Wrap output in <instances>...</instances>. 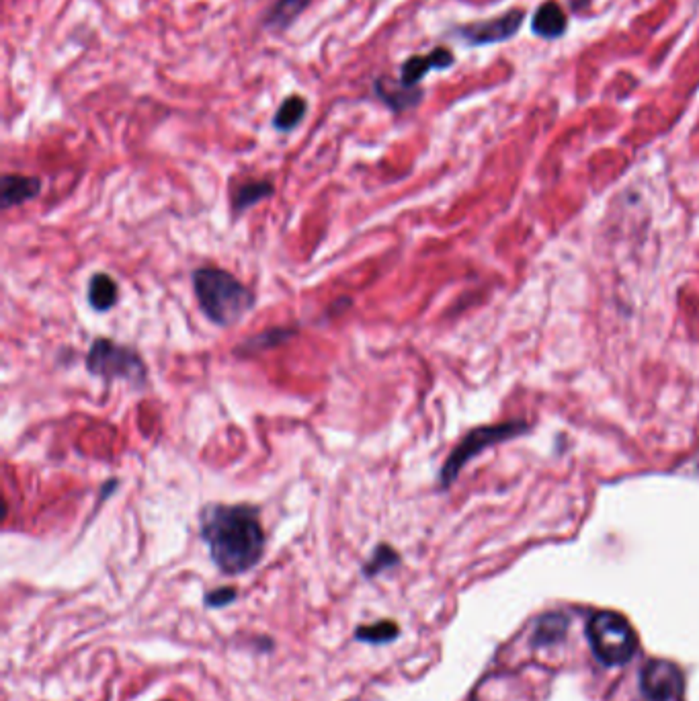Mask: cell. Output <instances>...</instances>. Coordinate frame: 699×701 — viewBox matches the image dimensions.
Segmentation results:
<instances>
[{
    "label": "cell",
    "mask_w": 699,
    "mask_h": 701,
    "mask_svg": "<svg viewBox=\"0 0 699 701\" xmlns=\"http://www.w3.org/2000/svg\"><path fill=\"white\" fill-rule=\"evenodd\" d=\"M199 540L224 576L251 572L267 546L261 509L249 503H208L199 513Z\"/></svg>",
    "instance_id": "6da1fadb"
},
{
    "label": "cell",
    "mask_w": 699,
    "mask_h": 701,
    "mask_svg": "<svg viewBox=\"0 0 699 701\" xmlns=\"http://www.w3.org/2000/svg\"><path fill=\"white\" fill-rule=\"evenodd\" d=\"M197 306L220 328L238 324L255 304V292L220 267H199L191 275Z\"/></svg>",
    "instance_id": "7a4b0ae2"
},
{
    "label": "cell",
    "mask_w": 699,
    "mask_h": 701,
    "mask_svg": "<svg viewBox=\"0 0 699 701\" xmlns=\"http://www.w3.org/2000/svg\"><path fill=\"white\" fill-rule=\"evenodd\" d=\"M87 371L105 384L126 382L136 390H144L148 384V369L140 353L105 337L93 341L87 353Z\"/></svg>",
    "instance_id": "3957f363"
},
{
    "label": "cell",
    "mask_w": 699,
    "mask_h": 701,
    "mask_svg": "<svg viewBox=\"0 0 699 701\" xmlns=\"http://www.w3.org/2000/svg\"><path fill=\"white\" fill-rule=\"evenodd\" d=\"M587 636L595 656L607 667L626 665L638 648L636 632L626 617L613 611L595 613L587 626Z\"/></svg>",
    "instance_id": "277c9868"
},
{
    "label": "cell",
    "mask_w": 699,
    "mask_h": 701,
    "mask_svg": "<svg viewBox=\"0 0 699 701\" xmlns=\"http://www.w3.org/2000/svg\"><path fill=\"white\" fill-rule=\"evenodd\" d=\"M527 431L525 423H499V425H486V427H478L472 429L456 447L454 451L449 453V458L445 460V464L441 466L439 472V486L441 488H449L451 484L456 482V478L460 476V472L464 470V466L474 460L476 456L486 449L497 445L501 441L513 439L517 435H523Z\"/></svg>",
    "instance_id": "5b68a950"
},
{
    "label": "cell",
    "mask_w": 699,
    "mask_h": 701,
    "mask_svg": "<svg viewBox=\"0 0 699 701\" xmlns=\"http://www.w3.org/2000/svg\"><path fill=\"white\" fill-rule=\"evenodd\" d=\"M640 687L650 701H671L683 689V675L669 661H652L640 675Z\"/></svg>",
    "instance_id": "8992f818"
},
{
    "label": "cell",
    "mask_w": 699,
    "mask_h": 701,
    "mask_svg": "<svg viewBox=\"0 0 699 701\" xmlns=\"http://www.w3.org/2000/svg\"><path fill=\"white\" fill-rule=\"evenodd\" d=\"M523 23V11H509L501 17L478 21L466 27H460V35L470 41L472 46H484V44H499V41H507L517 33V29Z\"/></svg>",
    "instance_id": "52a82bcc"
},
{
    "label": "cell",
    "mask_w": 699,
    "mask_h": 701,
    "mask_svg": "<svg viewBox=\"0 0 699 701\" xmlns=\"http://www.w3.org/2000/svg\"><path fill=\"white\" fill-rule=\"evenodd\" d=\"M454 64V54L445 48H437L429 54L421 56H410L404 60L400 68V78L398 82L406 89H419V82L431 72V70H445Z\"/></svg>",
    "instance_id": "ba28073f"
},
{
    "label": "cell",
    "mask_w": 699,
    "mask_h": 701,
    "mask_svg": "<svg viewBox=\"0 0 699 701\" xmlns=\"http://www.w3.org/2000/svg\"><path fill=\"white\" fill-rule=\"evenodd\" d=\"M41 193V181L29 175L5 173L0 179V208L11 210L25 201L35 199Z\"/></svg>",
    "instance_id": "9c48e42d"
},
{
    "label": "cell",
    "mask_w": 699,
    "mask_h": 701,
    "mask_svg": "<svg viewBox=\"0 0 699 701\" xmlns=\"http://www.w3.org/2000/svg\"><path fill=\"white\" fill-rule=\"evenodd\" d=\"M374 91H376L378 99L394 113L413 109L423 101L421 89H406L400 85V82H396L394 85V80H390L386 76H382L374 82Z\"/></svg>",
    "instance_id": "30bf717a"
},
{
    "label": "cell",
    "mask_w": 699,
    "mask_h": 701,
    "mask_svg": "<svg viewBox=\"0 0 699 701\" xmlns=\"http://www.w3.org/2000/svg\"><path fill=\"white\" fill-rule=\"evenodd\" d=\"M275 187L271 181L267 179H257V181H246L242 185H236L230 193V208H232V216L238 218L244 212H249L251 208H255L257 203L273 197Z\"/></svg>",
    "instance_id": "8fae6325"
},
{
    "label": "cell",
    "mask_w": 699,
    "mask_h": 701,
    "mask_svg": "<svg viewBox=\"0 0 699 701\" xmlns=\"http://www.w3.org/2000/svg\"><path fill=\"white\" fill-rule=\"evenodd\" d=\"M298 335V328L294 326H273L267 328L263 333L253 335L251 339H244L234 351L236 355H255V353H263L269 349H275L279 345H285L287 341H292Z\"/></svg>",
    "instance_id": "7c38bea8"
},
{
    "label": "cell",
    "mask_w": 699,
    "mask_h": 701,
    "mask_svg": "<svg viewBox=\"0 0 699 701\" xmlns=\"http://www.w3.org/2000/svg\"><path fill=\"white\" fill-rule=\"evenodd\" d=\"M312 0H275L263 17V25L271 31H285L308 7Z\"/></svg>",
    "instance_id": "4fadbf2b"
},
{
    "label": "cell",
    "mask_w": 699,
    "mask_h": 701,
    "mask_svg": "<svg viewBox=\"0 0 699 701\" xmlns=\"http://www.w3.org/2000/svg\"><path fill=\"white\" fill-rule=\"evenodd\" d=\"M87 300L95 312H109L119 300V285L107 273H95L89 281Z\"/></svg>",
    "instance_id": "5bb4252c"
},
{
    "label": "cell",
    "mask_w": 699,
    "mask_h": 701,
    "mask_svg": "<svg viewBox=\"0 0 699 701\" xmlns=\"http://www.w3.org/2000/svg\"><path fill=\"white\" fill-rule=\"evenodd\" d=\"M306 113H308V101L302 95H290L279 105L277 113L273 115V128L283 134L292 132L304 121Z\"/></svg>",
    "instance_id": "9a60e30c"
},
{
    "label": "cell",
    "mask_w": 699,
    "mask_h": 701,
    "mask_svg": "<svg viewBox=\"0 0 699 701\" xmlns=\"http://www.w3.org/2000/svg\"><path fill=\"white\" fill-rule=\"evenodd\" d=\"M566 23L568 21L562 7L554 3V0H550V3H544L538 9L536 17H533V31H536L540 37L554 39L566 31Z\"/></svg>",
    "instance_id": "2e32d148"
},
{
    "label": "cell",
    "mask_w": 699,
    "mask_h": 701,
    "mask_svg": "<svg viewBox=\"0 0 699 701\" xmlns=\"http://www.w3.org/2000/svg\"><path fill=\"white\" fill-rule=\"evenodd\" d=\"M400 562H402V558H400L398 550L392 548L390 544L382 542V544H378V546L374 548L372 556H369V558L363 562V566H361V576H363L365 581H372V579H376V576L384 574L386 570H392V568L400 566Z\"/></svg>",
    "instance_id": "e0dca14e"
},
{
    "label": "cell",
    "mask_w": 699,
    "mask_h": 701,
    "mask_svg": "<svg viewBox=\"0 0 699 701\" xmlns=\"http://www.w3.org/2000/svg\"><path fill=\"white\" fill-rule=\"evenodd\" d=\"M400 636V626L394 620H380L376 624H365L357 626L353 632V638L361 644L369 646H386L398 640Z\"/></svg>",
    "instance_id": "ac0fdd59"
},
{
    "label": "cell",
    "mask_w": 699,
    "mask_h": 701,
    "mask_svg": "<svg viewBox=\"0 0 699 701\" xmlns=\"http://www.w3.org/2000/svg\"><path fill=\"white\" fill-rule=\"evenodd\" d=\"M238 599V589L236 587H218L203 595V605L208 609H224L230 607Z\"/></svg>",
    "instance_id": "d6986e66"
},
{
    "label": "cell",
    "mask_w": 699,
    "mask_h": 701,
    "mask_svg": "<svg viewBox=\"0 0 699 701\" xmlns=\"http://www.w3.org/2000/svg\"><path fill=\"white\" fill-rule=\"evenodd\" d=\"M564 630H566V622L562 620V617H548V620H544L538 628V642H556L564 636Z\"/></svg>",
    "instance_id": "ffe728a7"
}]
</instances>
